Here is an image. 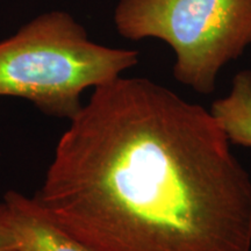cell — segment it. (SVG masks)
I'll return each instance as SVG.
<instances>
[{
    "label": "cell",
    "mask_w": 251,
    "mask_h": 251,
    "mask_svg": "<svg viewBox=\"0 0 251 251\" xmlns=\"http://www.w3.org/2000/svg\"><path fill=\"white\" fill-rule=\"evenodd\" d=\"M211 111L148 78L93 89L33 197L92 251H251V177Z\"/></svg>",
    "instance_id": "cell-1"
},
{
    "label": "cell",
    "mask_w": 251,
    "mask_h": 251,
    "mask_svg": "<svg viewBox=\"0 0 251 251\" xmlns=\"http://www.w3.org/2000/svg\"><path fill=\"white\" fill-rule=\"evenodd\" d=\"M137 63L135 50L93 42L70 14L50 11L0 41V97L26 99L47 115L70 120L83 106L84 91Z\"/></svg>",
    "instance_id": "cell-2"
},
{
    "label": "cell",
    "mask_w": 251,
    "mask_h": 251,
    "mask_svg": "<svg viewBox=\"0 0 251 251\" xmlns=\"http://www.w3.org/2000/svg\"><path fill=\"white\" fill-rule=\"evenodd\" d=\"M114 25L127 40L170 46L175 79L209 96L220 71L251 46V0H119Z\"/></svg>",
    "instance_id": "cell-3"
},
{
    "label": "cell",
    "mask_w": 251,
    "mask_h": 251,
    "mask_svg": "<svg viewBox=\"0 0 251 251\" xmlns=\"http://www.w3.org/2000/svg\"><path fill=\"white\" fill-rule=\"evenodd\" d=\"M2 203L20 251H92L58 227L34 198L9 191Z\"/></svg>",
    "instance_id": "cell-4"
},
{
    "label": "cell",
    "mask_w": 251,
    "mask_h": 251,
    "mask_svg": "<svg viewBox=\"0 0 251 251\" xmlns=\"http://www.w3.org/2000/svg\"><path fill=\"white\" fill-rule=\"evenodd\" d=\"M209 111L230 143L251 148V70L237 72L227 96Z\"/></svg>",
    "instance_id": "cell-5"
},
{
    "label": "cell",
    "mask_w": 251,
    "mask_h": 251,
    "mask_svg": "<svg viewBox=\"0 0 251 251\" xmlns=\"http://www.w3.org/2000/svg\"><path fill=\"white\" fill-rule=\"evenodd\" d=\"M17 249V242L12 230L7 211L4 203H0V251Z\"/></svg>",
    "instance_id": "cell-6"
},
{
    "label": "cell",
    "mask_w": 251,
    "mask_h": 251,
    "mask_svg": "<svg viewBox=\"0 0 251 251\" xmlns=\"http://www.w3.org/2000/svg\"><path fill=\"white\" fill-rule=\"evenodd\" d=\"M11 251H20L19 249H14V250H11Z\"/></svg>",
    "instance_id": "cell-7"
}]
</instances>
